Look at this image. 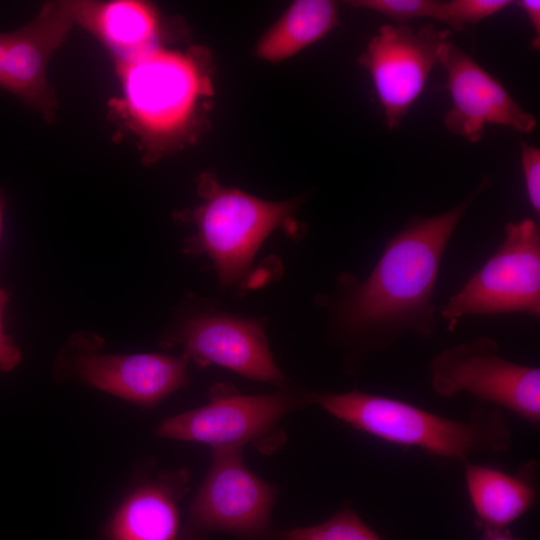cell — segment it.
Masks as SVG:
<instances>
[{
	"instance_id": "obj_20",
	"label": "cell",
	"mask_w": 540,
	"mask_h": 540,
	"mask_svg": "<svg viewBox=\"0 0 540 540\" xmlns=\"http://www.w3.org/2000/svg\"><path fill=\"white\" fill-rule=\"evenodd\" d=\"M356 8L380 13L400 25L416 18L437 19L440 1L434 0H354Z\"/></svg>"
},
{
	"instance_id": "obj_16",
	"label": "cell",
	"mask_w": 540,
	"mask_h": 540,
	"mask_svg": "<svg viewBox=\"0 0 540 540\" xmlns=\"http://www.w3.org/2000/svg\"><path fill=\"white\" fill-rule=\"evenodd\" d=\"M463 465L475 523L482 530L507 528L535 506L539 473L535 460L524 463L515 474L470 461Z\"/></svg>"
},
{
	"instance_id": "obj_22",
	"label": "cell",
	"mask_w": 540,
	"mask_h": 540,
	"mask_svg": "<svg viewBox=\"0 0 540 540\" xmlns=\"http://www.w3.org/2000/svg\"><path fill=\"white\" fill-rule=\"evenodd\" d=\"M8 301V294L0 286V372L13 370L21 361V351L3 327V313Z\"/></svg>"
},
{
	"instance_id": "obj_15",
	"label": "cell",
	"mask_w": 540,
	"mask_h": 540,
	"mask_svg": "<svg viewBox=\"0 0 540 540\" xmlns=\"http://www.w3.org/2000/svg\"><path fill=\"white\" fill-rule=\"evenodd\" d=\"M189 474L178 469L159 473L132 488L103 528L105 540H178L179 503Z\"/></svg>"
},
{
	"instance_id": "obj_14",
	"label": "cell",
	"mask_w": 540,
	"mask_h": 540,
	"mask_svg": "<svg viewBox=\"0 0 540 540\" xmlns=\"http://www.w3.org/2000/svg\"><path fill=\"white\" fill-rule=\"evenodd\" d=\"M73 24L92 34L115 66L130 63L165 45L157 8L141 0L63 1Z\"/></svg>"
},
{
	"instance_id": "obj_23",
	"label": "cell",
	"mask_w": 540,
	"mask_h": 540,
	"mask_svg": "<svg viewBox=\"0 0 540 540\" xmlns=\"http://www.w3.org/2000/svg\"><path fill=\"white\" fill-rule=\"evenodd\" d=\"M526 14L533 29L531 47L539 50L540 47V1L539 0H519L515 2Z\"/></svg>"
},
{
	"instance_id": "obj_19",
	"label": "cell",
	"mask_w": 540,
	"mask_h": 540,
	"mask_svg": "<svg viewBox=\"0 0 540 540\" xmlns=\"http://www.w3.org/2000/svg\"><path fill=\"white\" fill-rule=\"evenodd\" d=\"M512 4L510 0H450L440 1L437 21L455 30L476 24Z\"/></svg>"
},
{
	"instance_id": "obj_4",
	"label": "cell",
	"mask_w": 540,
	"mask_h": 540,
	"mask_svg": "<svg viewBox=\"0 0 540 540\" xmlns=\"http://www.w3.org/2000/svg\"><path fill=\"white\" fill-rule=\"evenodd\" d=\"M197 188L200 205L177 213L180 220L195 226L183 251L206 254L214 263L220 284L236 285L245 277L263 241L294 220L297 203L262 200L221 185L210 173L200 175Z\"/></svg>"
},
{
	"instance_id": "obj_7",
	"label": "cell",
	"mask_w": 540,
	"mask_h": 540,
	"mask_svg": "<svg viewBox=\"0 0 540 540\" xmlns=\"http://www.w3.org/2000/svg\"><path fill=\"white\" fill-rule=\"evenodd\" d=\"M242 452L241 446L213 448L210 469L191 501L178 540H208L217 531L244 540L272 535L277 489L245 465Z\"/></svg>"
},
{
	"instance_id": "obj_17",
	"label": "cell",
	"mask_w": 540,
	"mask_h": 540,
	"mask_svg": "<svg viewBox=\"0 0 540 540\" xmlns=\"http://www.w3.org/2000/svg\"><path fill=\"white\" fill-rule=\"evenodd\" d=\"M338 23V4L331 0H298L261 36L255 55L279 63L328 35Z\"/></svg>"
},
{
	"instance_id": "obj_2",
	"label": "cell",
	"mask_w": 540,
	"mask_h": 540,
	"mask_svg": "<svg viewBox=\"0 0 540 540\" xmlns=\"http://www.w3.org/2000/svg\"><path fill=\"white\" fill-rule=\"evenodd\" d=\"M115 68L121 94L111 110L136 138L147 165L198 139L214 96L206 48L162 45Z\"/></svg>"
},
{
	"instance_id": "obj_25",
	"label": "cell",
	"mask_w": 540,
	"mask_h": 540,
	"mask_svg": "<svg viewBox=\"0 0 540 540\" xmlns=\"http://www.w3.org/2000/svg\"><path fill=\"white\" fill-rule=\"evenodd\" d=\"M8 32L0 33V88H4Z\"/></svg>"
},
{
	"instance_id": "obj_5",
	"label": "cell",
	"mask_w": 540,
	"mask_h": 540,
	"mask_svg": "<svg viewBox=\"0 0 540 540\" xmlns=\"http://www.w3.org/2000/svg\"><path fill=\"white\" fill-rule=\"evenodd\" d=\"M507 313L540 317V228L530 218L507 222L493 255L438 308L451 332L464 317Z\"/></svg>"
},
{
	"instance_id": "obj_26",
	"label": "cell",
	"mask_w": 540,
	"mask_h": 540,
	"mask_svg": "<svg viewBox=\"0 0 540 540\" xmlns=\"http://www.w3.org/2000/svg\"><path fill=\"white\" fill-rule=\"evenodd\" d=\"M4 204H5L4 196L2 194V191L0 190V239H1V232H2Z\"/></svg>"
},
{
	"instance_id": "obj_12",
	"label": "cell",
	"mask_w": 540,
	"mask_h": 540,
	"mask_svg": "<svg viewBox=\"0 0 540 540\" xmlns=\"http://www.w3.org/2000/svg\"><path fill=\"white\" fill-rule=\"evenodd\" d=\"M180 345L183 355L201 366L216 364L249 379L281 384L285 377L274 362L260 323L224 314L193 317L164 341Z\"/></svg>"
},
{
	"instance_id": "obj_1",
	"label": "cell",
	"mask_w": 540,
	"mask_h": 540,
	"mask_svg": "<svg viewBox=\"0 0 540 540\" xmlns=\"http://www.w3.org/2000/svg\"><path fill=\"white\" fill-rule=\"evenodd\" d=\"M490 183V178L483 179L445 212L409 219L386 241L365 279L352 274L339 278L332 321L338 335L352 347L353 370L408 335L423 340L434 336L439 314L433 296L443 256L467 210Z\"/></svg>"
},
{
	"instance_id": "obj_10",
	"label": "cell",
	"mask_w": 540,
	"mask_h": 540,
	"mask_svg": "<svg viewBox=\"0 0 540 540\" xmlns=\"http://www.w3.org/2000/svg\"><path fill=\"white\" fill-rule=\"evenodd\" d=\"M190 360L164 354H103L75 340L58 361L67 373L98 390L143 406H152L187 383Z\"/></svg>"
},
{
	"instance_id": "obj_6",
	"label": "cell",
	"mask_w": 540,
	"mask_h": 540,
	"mask_svg": "<svg viewBox=\"0 0 540 540\" xmlns=\"http://www.w3.org/2000/svg\"><path fill=\"white\" fill-rule=\"evenodd\" d=\"M432 391L441 398L472 395L479 405L505 409L540 425V369L502 357L488 336L445 348L429 364Z\"/></svg>"
},
{
	"instance_id": "obj_11",
	"label": "cell",
	"mask_w": 540,
	"mask_h": 540,
	"mask_svg": "<svg viewBox=\"0 0 540 540\" xmlns=\"http://www.w3.org/2000/svg\"><path fill=\"white\" fill-rule=\"evenodd\" d=\"M438 63L447 74L452 106L444 117L446 130L470 143L482 139L488 124L519 133H531L537 120L525 111L505 87L451 41L439 50Z\"/></svg>"
},
{
	"instance_id": "obj_13",
	"label": "cell",
	"mask_w": 540,
	"mask_h": 540,
	"mask_svg": "<svg viewBox=\"0 0 540 540\" xmlns=\"http://www.w3.org/2000/svg\"><path fill=\"white\" fill-rule=\"evenodd\" d=\"M73 25L63 1H50L26 25L8 32L3 89L49 122L54 120L58 104L47 79L48 63Z\"/></svg>"
},
{
	"instance_id": "obj_21",
	"label": "cell",
	"mask_w": 540,
	"mask_h": 540,
	"mask_svg": "<svg viewBox=\"0 0 540 540\" xmlns=\"http://www.w3.org/2000/svg\"><path fill=\"white\" fill-rule=\"evenodd\" d=\"M521 167L527 198L535 213H540V150L526 142L520 143Z\"/></svg>"
},
{
	"instance_id": "obj_24",
	"label": "cell",
	"mask_w": 540,
	"mask_h": 540,
	"mask_svg": "<svg viewBox=\"0 0 540 540\" xmlns=\"http://www.w3.org/2000/svg\"><path fill=\"white\" fill-rule=\"evenodd\" d=\"M481 540H523L511 534L508 528L482 530Z\"/></svg>"
},
{
	"instance_id": "obj_8",
	"label": "cell",
	"mask_w": 540,
	"mask_h": 540,
	"mask_svg": "<svg viewBox=\"0 0 540 540\" xmlns=\"http://www.w3.org/2000/svg\"><path fill=\"white\" fill-rule=\"evenodd\" d=\"M308 405L306 392L242 395L231 386L214 385L209 402L168 417L156 428L157 436L199 442L212 448L266 444L274 437L279 421L291 410Z\"/></svg>"
},
{
	"instance_id": "obj_9",
	"label": "cell",
	"mask_w": 540,
	"mask_h": 540,
	"mask_svg": "<svg viewBox=\"0 0 540 540\" xmlns=\"http://www.w3.org/2000/svg\"><path fill=\"white\" fill-rule=\"evenodd\" d=\"M450 34L431 24L416 31L407 25L384 24L358 57V64L372 79L389 130L401 124L423 93Z\"/></svg>"
},
{
	"instance_id": "obj_3",
	"label": "cell",
	"mask_w": 540,
	"mask_h": 540,
	"mask_svg": "<svg viewBox=\"0 0 540 540\" xmlns=\"http://www.w3.org/2000/svg\"><path fill=\"white\" fill-rule=\"evenodd\" d=\"M306 399L359 432L462 463L477 453L506 452L512 445L507 418L493 406L478 405L468 421H460L400 399L357 390L306 391Z\"/></svg>"
},
{
	"instance_id": "obj_18",
	"label": "cell",
	"mask_w": 540,
	"mask_h": 540,
	"mask_svg": "<svg viewBox=\"0 0 540 540\" xmlns=\"http://www.w3.org/2000/svg\"><path fill=\"white\" fill-rule=\"evenodd\" d=\"M272 535L276 540H383L349 507L320 524L279 530Z\"/></svg>"
}]
</instances>
